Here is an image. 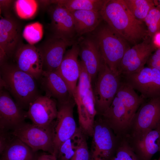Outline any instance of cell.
I'll return each mask as SVG.
<instances>
[{
    "instance_id": "obj_13",
    "label": "cell",
    "mask_w": 160,
    "mask_h": 160,
    "mask_svg": "<svg viewBox=\"0 0 160 160\" xmlns=\"http://www.w3.org/2000/svg\"><path fill=\"white\" fill-rule=\"evenodd\" d=\"M79 56L93 83L104 62L97 44L91 33L79 37Z\"/></svg>"
},
{
    "instance_id": "obj_38",
    "label": "cell",
    "mask_w": 160,
    "mask_h": 160,
    "mask_svg": "<svg viewBox=\"0 0 160 160\" xmlns=\"http://www.w3.org/2000/svg\"><path fill=\"white\" fill-rule=\"evenodd\" d=\"M152 38V42L155 48H160V32L155 34Z\"/></svg>"
},
{
    "instance_id": "obj_14",
    "label": "cell",
    "mask_w": 160,
    "mask_h": 160,
    "mask_svg": "<svg viewBox=\"0 0 160 160\" xmlns=\"http://www.w3.org/2000/svg\"><path fill=\"white\" fill-rule=\"evenodd\" d=\"M47 7L51 20V34L66 41L77 40L72 13L56 4L52 3Z\"/></svg>"
},
{
    "instance_id": "obj_17",
    "label": "cell",
    "mask_w": 160,
    "mask_h": 160,
    "mask_svg": "<svg viewBox=\"0 0 160 160\" xmlns=\"http://www.w3.org/2000/svg\"><path fill=\"white\" fill-rule=\"evenodd\" d=\"M57 112V103L55 99L39 95L29 105L26 115L33 123L46 126L54 122Z\"/></svg>"
},
{
    "instance_id": "obj_36",
    "label": "cell",
    "mask_w": 160,
    "mask_h": 160,
    "mask_svg": "<svg viewBox=\"0 0 160 160\" xmlns=\"http://www.w3.org/2000/svg\"><path fill=\"white\" fill-rule=\"evenodd\" d=\"M147 63L148 66L155 68L160 71V59L154 53L151 55Z\"/></svg>"
},
{
    "instance_id": "obj_22",
    "label": "cell",
    "mask_w": 160,
    "mask_h": 160,
    "mask_svg": "<svg viewBox=\"0 0 160 160\" xmlns=\"http://www.w3.org/2000/svg\"><path fill=\"white\" fill-rule=\"evenodd\" d=\"M40 78L45 95L56 99L57 103H63L74 99L66 84L56 71H44Z\"/></svg>"
},
{
    "instance_id": "obj_29",
    "label": "cell",
    "mask_w": 160,
    "mask_h": 160,
    "mask_svg": "<svg viewBox=\"0 0 160 160\" xmlns=\"http://www.w3.org/2000/svg\"><path fill=\"white\" fill-rule=\"evenodd\" d=\"M38 1L33 0H17L14 3V8L18 17L22 19H30L36 12Z\"/></svg>"
},
{
    "instance_id": "obj_16",
    "label": "cell",
    "mask_w": 160,
    "mask_h": 160,
    "mask_svg": "<svg viewBox=\"0 0 160 160\" xmlns=\"http://www.w3.org/2000/svg\"><path fill=\"white\" fill-rule=\"evenodd\" d=\"M17 66L35 79L40 78L44 71L41 53L34 45L23 44L14 57Z\"/></svg>"
},
{
    "instance_id": "obj_8",
    "label": "cell",
    "mask_w": 160,
    "mask_h": 160,
    "mask_svg": "<svg viewBox=\"0 0 160 160\" xmlns=\"http://www.w3.org/2000/svg\"><path fill=\"white\" fill-rule=\"evenodd\" d=\"M141 105L132 120L129 137L140 136L160 126V96Z\"/></svg>"
},
{
    "instance_id": "obj_21",
    "label": "cell",
    "mask_w": 160,
    "mask_h": 160,
    "mask_svg": "<svg viewBox=\"0 0 160 160\" xmlns=\"http://www.w3.org/2000/svg\"><path fill=\"white\" fill-rule=\"evenodd\" d=\"M130 146L139 160H151L159 151L160 126L138 137H130Z\"/></svg>"
},
{
    "instance_id": "obj_7",
    "label": "cell",
    "mask_w": 160,
    "mask_h": 160,
    "mask_svg": "<svg viewBox=\"0 0 160 160\" xmlns=\"http://www.w3.org/2000/svg\"><path fill=\"white\" fill-rule=\"evenodd\" d=\"M90 160H109L118 146L119 138L100 117L95 119Z\"/></svg>"
},
{
    "instance_id": "obj_6",
    "label": "cell",
    "mask_w": 160,
    "mask_h": 160,
    "mask_svg": "<svg viewBox=\"0 0 160 160\" xmlns=\"http://www.w3.org/2000/svg\"><path fill=\"white\" fill-rule=\"evenodd\" d=\"M54 122L44 126L24 122L12 129L11 133L33 151L42 150L53 155Z\"/></svg>"
},
{
    "instance_id": "obj_37",
    "label": "cell",
    "mask_w": 160,
    "mask_h": 160,
    "mask_svg": "<svg viewBox=\"0 0 160 160\" xmlns=\"http://www.w3.org/2000/svg\"><path fill=\"white\" fill-rule=\"evenodd\" d=\"M37 160H58L53 154L48 153H43L39 155Z\"/></svg>"
},
{
    "instance_id": "obj_2",
    "label": "cell",
    "mask_w": 160,
    "mask_h": 160,
    "mask_svg": "<svg viewBox=\"0 0 160 160\" xmlns=\"http://www.w3.org/2000/svg\"><path fill=\"white\" fill-rule=\"evenodd\" d=\"M1 85L7 89L23 109L28 108L38 96L35 79L6 62L0 65Z\"/></svg>"
},
{
    "instance_id": "obj_27",
    "label": "cell",
    "mask_w": 160,
    "mask_h": 160,
    "mask_svg": "<svg viewBox=\"0 0 160 160\" xmlns=\"http://www.w3.org/2000/svg\"><path fill=\"white\" fill-rule=\"evenodd\" d=\"M127 7L137 20L144 22L150 10L155 6L152 0H124Z\"/></svg>"
},
{
    "instance_id": "obj_26",
    "label": "cell",
    "mask_w": 160,
    "mask_h": 160,
    "mask_svg": "<svg viewBox=\"0 0 160 160\" xmlns=\"http://www.w3.org/2000/svg\"><path fill=\"white\" fill-rule=\"evenodd\" d=\"M106 0H56L52 3L57 4L70 12L91 10L100 12Z\"/></svg>"
},
{
    "instance_id": "obj_11",
    "label": "cell",
    "mask_w": 160,
    "mask_h": 160,
    "mask_svg": "<svg viewBox=\"0 0 160 160\" xmlns=\"http://www.w3.org/2000/svg\"><path fill=\"white\" fill-rule=\"evenodd\" d=\"M121 76L144 99L160 96V71L156 69L144 67L137 72Z\"/></svg>"
},
{
    "instance_id": "obj_15",
    "label": "cell",
    "mask_w": 160,
    "mask_h": 160,
    "mask_svg": "<svg viewBox=\"0 0 160 160\" xmlns=\"http://www.w3.org/2000/svg\"><path fill=\"white\" fill-rule=\"evenodd\" d=\"M77 40L66 41L51 34L37 47L42 56L44 71L56 70L62 61L66 48L72 46Z\"/></svg>"
},
{
    "instance_id": "obj_10",
    "label": "cell",
    "mask_w": 160,
    "mask_h": 160,
    "mask_svg": "<svg viewBox=\"0 0 160 160\" xmlns=\"http://www.w3.org/2000/svg\"><path fill=\"white\" fill-rule=\"evenodd\" d=\"M76 105L74 99L63 103H57V115L53 127L55 156L61 145L72 138L78 129L73 114Z\"/></svg>"
},
{
    "instance_id": "obj_4",
    "label": "cell",
    "mask_w": 160,
    "mask_h": 160,
    "mask_svg": "<svg viewBox=\"0 0 160 160\" xmlns=\"http://www.w3.org/2000/svg\"><path fill=\"white\" fill-rule=\"evenodd\" d=\"M121 78L104 62L92 87L97 115L101 116L109 108L121 85Z\"/></svg>"
},
{
    "instance_id": "obj_25",
    "label": "cell",
    "mask_w": 160,
    "mask_h": 160,
    "mask_svg": "<svg viewBox=\"0 0 160 160\" xmlns=\"http://www.w3.org/2000/svg\"><path fill=\"white\" fill-rule=\"evenodd\" d=\"M125 106L129 118H132L144 99L139 96L135 90L124 81L116 94Z\"/></svg>"
},
{
    "instance_id": "obj_3",
    "label": "cell",
    "mask_w": 160,
    "mask_h": 160,
    "mask_svg": "<svg viewBox=\"0 0 160 160\" xmlns=\"http://www.w3.org/2000/svg\"><path fill=\"white\" fill-rule=\"evenodd\" d=\"M91 33L97 44L104 62L112 71L119 74L121 60L130 47L128 43L103 20Z\"/></svg>"
},
{
    "instance_id": "obj_30",
    "label": "cell",
    "mask_w": 160,
    "mask_h": 160,
    "mask_svg": "<svg viewBox=\"0 0 160 160\" xmlns=\"http://www.w3.org/2000/svg\"><path fill=\"white\" fill-rule=\"evenodd\" d=\"M144 22L147 27L148 36L152 38L155 34L160 32V9L155 6L152 8Z\"/></svg>"
},
{
    "instance_id": "obj_5",
    "label": "cell",
    "mask_w": 160,
    "mask_h": 160,
    "mask_svg": "<svg viewBox=\"0 0 160 160\" xmlns=\"http://www.w3.org/2000/svg\"><path fill=\"white\" fill-rule=\"evenodd\" d=\"M79 64L80 76L73 97L77 106L79 124L86 127L94 122L97 112L90 77L81 60H79Z\"/></svg>"
},
{
    "instance_id": "obj_31",
    "label": "cell",
    "mask_w": 160,
    "mask_h": 160,
    "mask_svg": "<svg viewBox=\"0 0 160 160\" xmlns=\"http://www.w3.org/2000/svg\"><path fill=\"white\" fill-rule=\"evenodd\" d=\"M43 35V26L38 22L26 25L23 32V37L28 44L31 45H34L39 41L42 39Z\"/></svg>"
},
{
    "instance_id": "obj_19",
    "label": "cell",
    "mask_w": 160,
    "mask_h": 160,
    "mask_svg": "<svg viewBox=\"0 0 160 160\" xmlns=\"http://www.w3.org/2000/svg\"><path fill=\"white\" fill-rule=\"evenodd\" d=\"M100 117L118 137L128 132L131 120L125 106L116 95L109 108Z\"/></svg>"
},
{
    "instance_id": "obj_9",
    "label": "cell",
    "mask_w": 160,
    "mask_h": 160,
    "mask_svg": "<svg viewBox=\"0 0 160 160\" xmlns=\"http://www.w3.org/2000/svg\"><path fill=\"white\" fill-rule=\"evenodd\" d=\"M22 27L12 15L0 20V64L7 58L14 57L23 42Z\"/></svg>"
},
{
    "instance_id": "obj_1",
    "label": "cell",
    "mask_w": 160,
    "mask_h": 160,
    "mask_svg": "<svg viewBox=\"0 0 160 160\" xmlns=\"http://www.w3.org/2000/svg\"><path fill=\"white\" fill-rule=\"evenodd\" d=\"M100 12L103 20L128 43L135 45L148 36L143 22L133 16L124 0H106Z\"/></svg>"
},
{
    "instance_id": "obj_40",
    "label": "cell",
    "mask_w": 160,
    "mask_h": 160,
    "mask_svg": "<svg viewBox=\"0 0 160 160\" xmlns=\"http://www.w3.org/2000/svg\"><path fill=\"white\" fill-rule=\"evenodd\" d=\"M159 151L160 152V147L159 148ZM152 160H160V156L159 158L158 159H155Z\"/></svg>"
},
{
    "instance_id": "obj_12",
    "label": "cell",
    "mask_w": 160,
    "mask_h": 160,
    "mask_svg": "<svg viewBox=\"0 0 160 160\" xmlns=\"http://www.w3.org/2000/svg\"><path fill=\"white\" fill-rule=\"evenodd\" d=\"M155 48L148 38L130 47L120 62L118 73L121 76L137 72L144 67Z\"/></svg>"
},
{
    "instance_id": "obj_35",
    "label": "cell",
    "mask_w": 160,
    "mask_h": 160,
    "mask_svg": "<svg viewBox=\"0 0 160 160\" xmlns=\"http://www.w3.org/2000/svg\"><path fill=\"white\" fill-rule=\"evenodd\" d=\"M13 2L12 0H0V13L4 14V17L11 15L9 11Z\"/></svg>"
},
{
    "instance_id": "obj_28",
    "label": "cell",
    "mask_w": 160,
    "mask_h": 160,
    "mask_svg": "<svg viewBox=\"0 0 160 160\" xmlns=\"http://www.w3.org/2000/svg\"><path fill=\"white\" fill-rule=\"evenodd\" d=\"M75 144L74 160H90V153L87 141V136L80 129L73 136Z\"/></svg>"
},
{
    "instance_id": "obj_34",
    "label": "cell",
    "mask_w": 160,
    "mask_h": 160,
    "mask_svg": "<svg viewBox=\"0 0 160 160\" xmlns=\"http://www.w3.org/2000/svg\"><path fill=\"white\" fill-rule=\"evenodd\" d=\"M13 137L8 131L0 129V153L1 154L10 143Z\"/></svg>"
},
{
    "instance_id": "obj_39",
    "label": "cell",
    "mask_w": 160,
    "mask_h": 160,
    "mask_svg": "<svg viewBox=\"0 0 160 160\" xmlns=\"http://www.w3.org/2000/svg\"><path fill=\"white\" fill-rule=\"evenodd\" d=\"M154 1L155 6L160 9V0H154Z\"/></svg>"
},
{
    "instance_id": "obj_24",
    "label": "cell",
    "mask_w": 160,
    "mask_h": 160,
    "mask_svg": "<svg viewBox=\"0 0 160 160\" xmlns=\"http://www.w3.org/2000/svg\"><path fill=\"white\" fill-rule=\"evenodd\" d=\"M13 136L10 143L0 154V160H37L39 155L37 152Z\"/></svg>"
},
{
    "instance_id": "obj_23",
    "label": "cell",
    "mask_w": 160,
    "mask_h": 160,
    "mask_svg": "<svg viewBox=\"0 0 160 160\" xmlns=\"http://www.w3.org/2000/svg\"><path fill=\"white\" fill-rule=\"evenodd\" d=\"M71 12L78 38L93 31L103 21L100 12L76 10Z\"/></svg>"
},
{
    "instance_id": "obj_32",
    "label": "cell",
    "mask_w": 160,
    "mask_h": 160,
    "mask_svg": "<svg viewBox=\"0 0 160 160\" xmlns=\"http://www.w3.org/2000/svg\"><path fill=\"white\" fill-rule=\"evenodd\" d=\"M109 160H139L126 140L119 143L113 156Z\"/></svg>"
},
{
    "instance_id": "obj_33",
    "label": "cell",
    "mask_w": 160,
    "mask_h": 160,
    "mask_svg": "<svg viewBox=\"0 0 160 160\" xmlns=\"http://www.w3.org/2000/svg\"><path fill=\"white\" fill-rule=\"evenodd\" d=\"M75 153V144L73 136L61 145L55 156L58 160H74Z\"/></svg>"
},
{
    "instance_id": "obj_18",
    "label": "cell",
    "mask_w": 160,
    "mask_h": 160,
    "mask_svg": "<svg viewBox=\"0 0 160 160\" xmlns=\"http://www.w3.org/2000/svg\"><path fill=\"white\" fill-rule=\"evenodd\" d=\"M0 129L12 130L24 122L26 112L11 97L8 93L1 88Z\"/></svg>"
},
{
    "instance_id": "obj_20",
    "label": "cell",
    "mask_w": 160,
    "mask_h": 160,
    "mask_svg": "<svg viewBox=\"0 0 160 160\" xmlns=\"http://www.w3.org/2000/svg\"><path fill=\"white\" fill-rule=\"evenodd\" d=\"M79 53L77 41L65 52L60 65L56 70L66 84L73 97L76 92L77 82L80 74Z\"/></svg>"
}]
</instances>
